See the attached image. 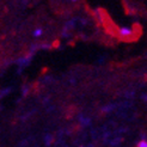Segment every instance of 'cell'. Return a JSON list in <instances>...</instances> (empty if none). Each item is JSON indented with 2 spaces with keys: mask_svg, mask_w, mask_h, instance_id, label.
<instances>
[{
  "mask_svg": "<svg viewBox=\"0 0 147 147\" xmlns=\"http://www.w3.org/2000/svg\"><path fill=\"white\" fill-rule=\"evenodd\" d=\"M138 147H147L146 141H140V142H139V145H138Z\"/></svg>",
  "mask_w": 147,
  "mask_h": 147,
  "instance_id": "1",
  "label": "cell"
},
{
  "mask_svg": "<svg viewBox=\"0 0 147 147\" xmlns=\"http://www.w3.org/2000/svg\"><path fill=\"white\" fill-rule=\"evenodd\" d=\"M38 35H41V30H36L35 31V36H38Z\"/></svg>",
  "mask_w": 147,
  "mask_h": 147,
  "instance_id": "2",
  "label": "cell"
}]
</instances>
